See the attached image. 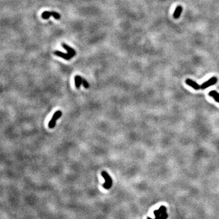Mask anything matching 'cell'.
Returning <instances> with one entry per match:
<instances>
[{
	"mask_svg": "<svg viewBox=\"0 0 219 219\" xmlns=\"http://www.w3.org/2000/svg\"><path fill=\"white\" fill-rule=\"evenodd\" d=\"M51 16H54L55 19H57V20H58V19H60V14L56 12L45 11L42 14H41V17H42V19H43L45 20L48 19Z\"/></svg>",
	"mask_w": 219,
	"mask_h": 219,
	"instance_id": "3",
	"label": "cell"
},
{
	"mask_svg": "<svg viewBox=\"0 0 219 219\" xmlns=\"http://www.w3.org/2000/svg\"><path fill=\"white\" fill-rule=\"evenodd\" d=\"M54 54L58 56V57H60L64 59H65V60H70L71 58V57L69 54H68V53H64V52H62L61 51H55L54 52Z\"/></svg>",
	"mask_w": 219,
	"mask_h": 219,
	"instance_id": "7",
	"label": "cell"
},
{
	"mask_svg": "<svg viewBox=\"0 0 219 219\" xmlns=\"http://www.w3.org/2000/svg\"><path fill=\"white\" fill-rule=\"evenodd\" d=\"M82 84L83 85H84V87L85 88H89V84H88V82L85 79H83V80H82Z\"/></svg>",
	"mask_w": 219,
	"mask_h": 219,
	"instance_id": "11",
	"label": "cell"
},
{
	"mask_svg": "<svg viewBox=\"0 0 219 219\" xmlns=\"http://www.w3.org/2000/svg\"><path fill=\"white\" fill-rule=\"evenodd\" d=\"M186 83L187 85H188L189 86L192 87L194 88V89L195 90H198L200 89V86L197 84V83H196L195 82L193 81L192 80H191L190 79H186Z\"/></svg>",
	"mask_w": 219,
	"mask_h": 219,
	"instance_id": "6",
	"label": "cell"
},
{
	"mask_svg": "<svg viewBox=\"0 0 219 219\" xmlns=\"http://www.w3.org/2000/svg\"><path fill=\"white\" fill-rule=\"evenodd\" d=\"M62 115V112L60 110H58L56 111V113L53 115L51 120L48 124V127L50 128H53L55 126L56 124V121Z\"/></svg>",
	"mask_w": 219,
	"mask_h": 219,
	"instance_id": "2",
	"label": "cell"
},
{
	"mask_svg": "<svg viewBox=\"0 0 219 219\" xmlns=\"http://www.w3.org/2000/svg\"><path fill=\"white\" fill-rule=\"evenodd\" d=\"M209 95L214 99L216 102L219 103V93L216 91H211L209 92Z\"/></svg>",
	"mask_w": 219,
	"mask_h": 219,
	"instance_id": "10",
	"label": "cell"
},
{
	"mask_svg": "<svg viewBox=\"0 0 219 219\" xmlns=\"http://www.w3.org/2000/svg\"><path fill=\"white\" fill-rule=\"evenodd\" d=\"M62 46L63 47V48L65 49H66L67 51L68 54H69V56L71 57L72 58V57H74L76 56V51L73 48H71V47L69 46L68 45H67L66 43H62Z\"/></svg>",
	"mask_w": 219,
	"mask_h": 219,
	"instance_id": "5",
	"label": "cell"
},
{
	"mask_svg": "<svg viewBox=\"0 0 219 219\" xmlns=\"http://www.w3.org/2000/svg\"><path fill=\"white\" fill-rule=\"evenodd\" d=\"M101 175L105 180V183L103 185V187L106 189H109L111 187L112 184H113V181H112V179L111 178V177L110 176L109 174L105 171H102L101 172Z\"/></svg>",
	"mask_w": 219,
	"mask_h": 219,
	"instance_id": "1",
	"label": "cell"
},
{
	"mask_svg": "<svg viewBox=\"0 0 219 219\" xmlns=\"http://www.w3.org/2000/svg\"><path fill=\"white\" fill-rule=\"evenodd\" d=\"M217 82V78L216 77H212L210 79H209L208 81L204 82L203 84L200 86V89L205 90L206 88H208L209 87H211L213 85L216 84Z\"/></svg>",
	"mask_w": 219,
	"mask_h": 219,
	"instance_id": "4",
	"label": "cell"
},
{
	"mask_svg": "<svg viewBox=\"0 0 219 219\" xmlns=\"http://www.w3.org/2000/svg\"><path fill=\"white\" fill-rule=\"evenodd\" d=\"M74 80H75V85H76V87L77 88H80L81 84H82V80H83V79L82 78V77L80 76H75V78H74Z\"/></svg>",
	"mask_w": 219,
	"mask_h": 219,
	"instance_id": "9",
	"label": "cell"
},
{
	"mask_svg": "<svg viewBox=\"0 0 219 219\" xmlns=\"http://www.w3.org/2000/svg\"><path fill=\"white\" fill-rule=\"evenodd\" d=\"M182 10H183V8L181 6H180V5H179V6L177 7L175 11H174V18L175 19H178V18L180 16V15L182 12Z\"/></svg>",
	"mask_w": 219,
	"mask_h": 219,
	"instance_id": "8",
	"label": "cell"
}]
</instances>
